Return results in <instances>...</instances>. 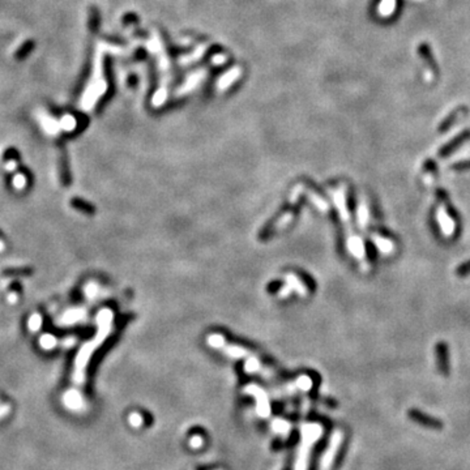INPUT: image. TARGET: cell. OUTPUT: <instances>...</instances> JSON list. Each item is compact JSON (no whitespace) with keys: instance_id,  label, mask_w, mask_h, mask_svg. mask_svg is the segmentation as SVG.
<instances>
[{"instance_id":"cell-1","label":"cell","mask_w":470,"mask_h":470,"mask_svg":"<svg viewBox=\"0 0 470 470\" xmlns=\"http://www.w3.org/2000/svg\"><path fill=\"white\" fill-rule=\"evenodd\" d=\"M113 311L109 308L102 310L98 314V333L97 336L90 342L82 346L81 351L78 354L77 361H76V371H74V381L81 384L85 380V369L88 366V362L90 359V355L96 351L98 346L109 337L113 329Z\"/></svg>"},{"instance_id":"cell-2","label":"cell","mask_w":470,"mask_h":470,"mask_svg":"<svg viewBox=\"0 0 470 470\" xmlns=\"http://www.w3.org/2000/svg\"><path fill=\"white\" fill-rule=\"evenodd\" d=\"M322 434V427L316 423L304 424L300 427V444L297 452V460L294 470H307L310 460V448L318 442Z\"/></svg>"},{"instance_id":"cell-3","label":"cell","mask_w":470,"mask_h":470,"mask_svg":"<svg viewBox=\"0 0 470 470\" xmlns=\"http://www.w3.org/2000/svg\"><path fill=\"white\" fill-rule=\"evenodd\" d=\"M292 294H298L304 298L308 296V286L297 273L289 272L284 274V285L278 289L277 296L281 299H285Z\"/></svg>"},{"instance_id":"cell-4","label":"cell","mask_w":470,"mask_h":470,"mask_svg":"<svg viewBox=\"0 0 470 470\" xmlns=\"http://www.w3.org/2000/svg\"><path fill=\"white\" fill-rule=\"evenodd\" d=\"M409 420L413 421L414 423L420 424L422 427L430 428V430H442L443 428V422L435 417L428 416L426 413L418 409H410L408 412Z\"/></svg>"},{"instance_id":"cell-5","label":"cell","mask_w":470,"mask_h":470,"mask_svg":"<svg viewBox=\"0 0 470 470\" xmlns=\"http://www.w3.org/2000/svg\"><path fill=\"white\" fill-rule=\"evenodd\" d=\"M245 393H248V395H252L256 398V409H257V414L263 418H268L271 416V406H269V400L268 396H267V393L260 389L257 385L251 384L247 385L245 388Z\"/></svg>"},{"instance_id":"cell-6","label":"cell","mask_w":470,"mask_h":470,"mask_svg":"<svg viewBox=\"0 0 470 470\" xmlns=\"http://www.w3.org/2000/svg\"><path fill=\"white\" fill-rule=\"evenodd\" d=\"M293 221H294V213H293L292 210H289V212L282 214V216L274 222L272 230L273 231H281V230H284L285 227H288Z\"/></svg>"},{"instance_id":"cell-7","label":"cell","mask_w":470,"mask_h":470,"mask_svg":"<svg viewBox=\"0 0 470 470\" xmlns=\"http://www.w3.org/2000/svg\"><path fill=\"white\" fill-rule=\"evenodd\" d=\"M34 47H35L34 41H33V39H27L26 42L24 43L23 46L16 51V55H15L16 59H17V60H24V59H26L27 56L30 55L31 51L34 50Z\"/></svg>"},{"instance_id":"cell-8","label":"cell","mask_w":470,"mask_h":470,"mask_svg":"<svg viewBox=\"0 0 470 470\" xmlns=\"http://www.w3.org/2000/svg\"><path fill=\"white\" fill-rule=\"evenodd\" d=\"M4 276H30L33 274V268L30 267H16L7 268L3 271Z\"/></svg>"},{"instance_id":"cell-9","label":"cell","mask_w":470,"mask_h":470,"mask_svg":"<svg viewBox=\"0 0 470 470\" xmlns=\"http://www.w3.org/2000/svg\"><path fill=\"white\" fill-rule=\"evenodd\" d=\"M272 428L277 434H280L282 436H288L289 431H290V423L288 421L274 420L272 422Z\"/></svg>"},{"instance_id":"cell-10","label":"cell","mask_w":470,"mask_h":470,"mask_svg":"<svg viewBox=\"0 0 470 470\" xmlns=\"http://www.w3.org/2000/svg\"><path fill=\"white\" fill-rule=\"evenodd\" d=\"M395 8H396V0H381L379 12L381 16H389L392 15Z\"/></svg>"},{"instance_id":"cell-11","label":"cell","mask_w":470,"mask_h":470,"mask_svg":"<svg viewBox=\"0 0 470 470\" xmlns=\"http://www.w3.org/2000/svg\"><path fill=\"white\" fill-rule=\"evenodd\" d=\"M71 205L74 206V209L81 210V212H86V213H92V212H93V208H92L88 202L82 201V200H80V198H74L72 200H71Z\"/></svg>"},{"instance_id":"cell-12","label":"cell","mask_w":470,"mask_h":470,"mask_svg":"<svg viewBox=\"0 0 470 470\" xmlns=\"http://www.w3.org/2000/svg\"><path fill=\"white\" fill-rule=\"evenodd\" d=\"M60 171H62L63 183L68 184V182H70V174H68V169H67V161H66V156H64V154H62V156H60Z\"/></svg>"},{"instance_id":"cell-13","label":"cell","mask_w":470,"mask_h":470,"mask_svg":"<svg viewBox=\"0 0 470 470\" xmlns=\"http://www.w3.org/2000/svg\"><path fill=\"white\" fill-rule=\"evenodd\" d=\"M129 422H131L133 427H140L141 424H143V417H141L139 413H132V414L129 416Z\"/></svg>"},{"instance_id":"cell-14","label":"cell","mask_w":470,"mask_h":470,"mask_svg":"<svg viewBox=\"0 0 470 470\" xmlns=\"http://www.w3.org/2000/svg\"><path fill=\"white\" fill-rule=\"evenodd\" d=\"M190 444H191V447L198 448V445H201V438H200V436H194Z\"/></svg>"}]
</instances>
